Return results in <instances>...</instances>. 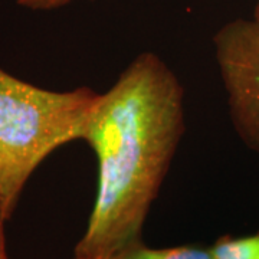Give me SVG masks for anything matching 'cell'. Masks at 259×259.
Returning a JSON list of instances; mask_svg holds the SVG:
<instances>
[{
    "instance_id": "6da1fadb",
    "label": "cell",
    "mask_w": 259,
    "mask_h": 259,
    "mask_svg": "<svg viewBox=\"0 0 259 259\" xmlns=\"http://www.w3.org/2000/svg\"><path fill=\"white\" fill-rule=\"evenodd\" d=\"M185 134V90L143 52L100 94L82 140L98 163L97 196L74 259H105L143 241V226Z\"/></svg>"
},
{
    "instance_id": "52a82bcc",
    "label": "cell",
    "mask_w": 259,
    "mask_h": 259,
    "mask_svg": "<svg viewBox=\"0 0 259 259\" xmlns=\"http://www.w3.org/2000/svg\"><path fill=\"white\" fill-rule=\"evenodd\" d=\"M8 216L3 210V206L0 203V259H9L6 250V238H5V225L8 222Z\"/></svg>"
},
{
    "instance_id": "7a4b0ae2",
    "label": "cell",
    "mask_w": 259,
    "mask_h": 259,
    "mask_svg": "<svg viewBox=\"0 0 259 259\" xmlns=\"http://www.w3.org/2000/svg\"><path fill=\"white\" fill-rule=\"evenodd\" d=\"M98 95L88 87L44 90L0 68V203L8 219L37 166L56 148L82 140Z\"/></svg>"
},
{
    "instance_id": "3957f363",
    "label": "cell",
    "mask_w": 259,
    "mask_h": 259,
    "mask_svg": "<svg viewBox=\"0 0 259 259\" xmlns=\"http://www.w3.org/2000/svg\"><path fill=\"white\" fill-rule=\"evenodd\" d=\"M233 128L259 154V22L233 19L213 36Z\"/></svg>"
},
{
    "instance_id": "8992f818",
    "label": "cell",
    "mask_w": 259,
    "mask_h": 259,
    "mask_svg": "<svg viewBox=\"0 0 259 259\" xmlns=\"http://www.w3.org/2000/svg\"><path fill=\"white\" fill-rule=\"evenodd\" d=\"M18 6L23 9L35 10V12H49L56 10L74 3L75 0H13Z\"/></svg>"
},
{
    "instance_id": "ba28073f",
    "label": "cell",
    "mask_w": 259,
    "mask_h": 259,
    "mask_svg": "<svg viewBox=\"0 0 259 259\" xmlns=\"http://www.w3.org/2000/svg\"><path fill=\"white\" fill-rule=\"evenodd\" d=\"M253 19L259 22V0H256V5H255V10H253Z\"/></svg>"
},
{
    "instance_id": "277c9868",
    "label": "cell",
    "mask_w": 259,
    "mask_h": 259,
    "mask_svg": "<svg viewBox=\"0 0 259 259\" xmlns=\"http://www.w3.org/2000/svg\"><path fill=\"white\" fill-rule=\"evenodd\" d=\"M105 259H212L209 246L180 245L170 248H151L144 241L131 243Z\"/></svg>"
},
{
    "instance_id": "5b68a950",
    "label": "cell",
    "mask_w": 259,
    "mask_h": 259,
    "mask_svg": "<svg viewBox=\"0 0 259 259\" xmlns=\"http://www.w3.org/2000/svg\"><path fill=\"white\" fill-rule=\"evenodd\" d=\"M212 259H259V232L235 238L225 235L209 246Z\"/></svg>"
}]
</instances>
